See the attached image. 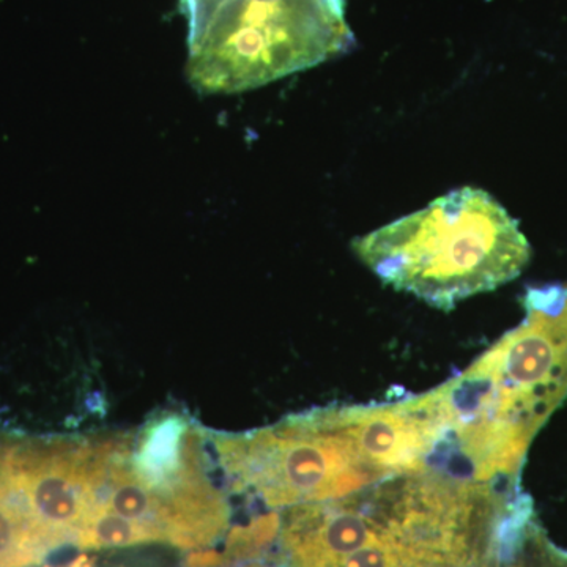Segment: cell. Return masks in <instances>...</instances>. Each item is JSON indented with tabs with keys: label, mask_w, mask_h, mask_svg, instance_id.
<instances>
[{
	"label": "cell",
	"mask_w": 567,
	"mask_h": 567,
	"mask_svg": "<svg viewBox=\"0 0 567 567\" xmlns=\"http://www.w3.org/2000/svg\"><path fill=\"white\" fill-rule=\"evenodd\" d=\"M524 495L462 465L281 511L286 567H506Z\"/></svg>",
	"instance_id": "obj_1"
},
{
	"label": "cell",
	"mask_w": 567,
	"mask_h": 567,
	"mask_svg": "<svg viewBox=\"0 0 567 567\" xmlns=\"http://www.w3.org/2000/svg\"><path fill=\"white\" fill-rule=\"evenodd\" d=\"M352 246L380 281L442 311L513 281L532 259L516 219L491 194L472 186L454 189Z\"/></svg>",
	"instance_id": "obj_4"
},
{
	"label": "cell",
	"mask_w": 567,
	"mask_h": 567,
	"mask_svg": "<svg viewBox=\"0 0 567 567\" xmlns=\"http://www.w3.org/2000/svg\"><path fill=\"white\" fill-rule=\"evenodd\" d=\"M52 548L21 499L0 486V567H29Z\"/></svg>",
	"instance_id": "obj_6"
},
{
	"label": "cell",
	"mask_w": 567,
	"mask_h": 567,
	"mask_svg": "<svg viewBox=\"0 0 567 567\" xmlns=\"http://www.w3.org/2000/svg\"><path fill=\"white\" fill-rule=\"evenodd\" d=\"M230 488L268 509L334 502L401 476V436L386 406L330 405L240 434L207 432Z\"/></svg>",
	"instance_id": "obj_2"
},
{
	"label": "cell",
	"mask_w": 567,
	"mask_h": 567,
	"mask_svg": "<svg viewBox=\"0 0 567 567\" xmlns=\"http://www.w3.org/2000/svg\"><path fill=\"white\" fill-rule=\"evenodd\" d=\"M522 303V323L445 383L458 450L495 480H518L533 439L567 399V282L532 287Z\"/></svg>",
	"instance_id": "obj_3"
},
{
	"label": "cell",
	"mask_w": 567,
	"mask_h": 567,
	"mask_svg": "<svg viewBox=\"0 0 567 567\" xmlns=\"http://www.w3.org/2000/svg\"><path fill=\"white\" fill-rule=\"evenodd\" d=\"M188 76L204 93L260 87L352 44L344 0H221L188 35Z\"/></svg>",
	"instance_id": "obj_5"
},
{
	"label": "cell",
	"mask_w": 567,
	"mask_h": 567,
	"mask_svg": "<svg viewBox=\"0 0 567 567\" xmlns=\"http://www.w3.org/2000/svg\"><path fill=\"white\" fill-rule=\"evenodd\" d=\"M58 567H95V561H93V558L89 557V555H80V557L70 561L69 565Z\"/></svg>",
	"instance_id": "obj_7"
}]
</instances>
